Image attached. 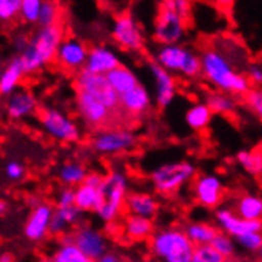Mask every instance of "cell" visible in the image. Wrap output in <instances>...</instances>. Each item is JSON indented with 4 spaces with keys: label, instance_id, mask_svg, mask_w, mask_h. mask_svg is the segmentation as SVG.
I'll return each instance as SVG.
<instances>
[{
    "label": "cell",
    "instance_id": "3",
    "mask_svg": "<svg viewBox=\"0 0 262 262\" xmlns=\"http://www.w3.org/2000/svg\"><path fill=\"white\" fill-rule=\"evenodd\" d=\"M152 257L161 262H192L195 246L184 234L183 227L168 226L154 232L148 242Z\"/></svg>",
    "mask_w": 262,
    "mask_h": 262
},
{
    "label": "cell",
    "instance_id": "42",
    "mask_svg": "<svg viewBox=\"0 0 262 262\" xmlns=\"http://www.w3.org/2000/svg\"><path fill=\"white\" fill-rule=\"evenodd\" d=\"M75 189L73 188H62L56 195V208H69L75 205Z\"/></svg>",
    "mask_w": 262,
    "mask_h": 262
},
{
    "label": "cell",
    "instance_id": "2",
    "mask_svg": "<svg viewBox=\"0 0 262 262\" xmlns=\"http://www.w3.org/2000/svg\"><path fill=\"white\" fill-rule=\"evenodd\" d=\"M66 40V29L62 24L53 27H38L30 35V43L19 56L27 75L40 72L43 67L56 60L60 43Z\"/></svg>",
    "mask_w": 262,
    "mask_h": 262
},
{
    "label": "cell",
    "instance_id": "11",
    "mask_svg": "<svg viewBox=\"0 0 262 262\" xmlns=\"http://www.w3.org/2000/svg\"><path fill=\"white\" fill-rule=\"evenodd\" d=\"M137 146V135L129 129H103L91 138V148L103 156L121 154Z\"/></svg>",
    "mask_w": 262,
    "mask_h": 262
},
{
    "label": "cell",
    "instance_id": "48",
    "mask_svg": "<svg viewBox=\"0 0 262 262\" xmlns=\"http://www.w3.org/2000/svg\"><path fill=\"white\" fill-rule=\"evenodd\" d=\"M0 262H14V257L11 253H2V256H0Z\"/></svg>",
    "mask_w": 262,
    "mask_h": 262
},
{
    "label": "cell",
    "instance_id": "40",
    "mask_svg": "<svg viewBox=\"0 0 262 262\" xmlns=\"http://www.w3.org/2000/svg\"><path fill=\"white\" fill-rule=\"evenodd\" d=\"M245 103L262 122V88H253L245 96Z\"/></svg>",
    "mask_w": 262,
    "mask_h": 262
},
{
    "label": "cell",
    "instance_id": "41",
    "mask_svg": "<svg viewBox=\"0 0 262 262\" xmlns=\"http://www.w3.org/2000/svg\"><path fill=\"white\" fill-rule=\"evenodd\" d=\"M237 245L248 253H259L262 248V234H246L238 237Z\"/></svg>",
    "mask_w": 262,
    "mask_h": 262
},
{
    "label": "cell",
    "instance_id": "25",
    "mask_svg": "<svg viewBox=\"0 0 262 262\" xmlns=\"http://www.w3.org/2000/svg\"><path fill=\"white\" fill-rule=\"evenodd\" d=\"M122 232L129 242H149L156 230H154L152 220L127 214L124 224H122Z\"/></svg>",
    "mask_w": 262,
    "mask_h": 262
},
{
    "label": "cell",
    "instance_id": "18",
    "mask_svg": "<svg viewBox=\"0 0 262 262\" xmlns=\"http://www.w3.org/2000/svg\"><path fill=\"white\" fill-rule=\"evenodd\" d=\"M149 70L154 78V102L159 110H165L170 106L177 97V81L175 75L162 69L152 60L149 62Z\"/></svg>",
    "mask_w": 262,
    "mask_h": 262
},
{
    "label": "cell",
    "instance_id": "33",
    "mask_svg": "<svg viewBox=\"0 0 262 262\" xmlns=\"http://www.w3.org/2000/svg\"><path fill=\"white\" fill-rule=\"evenodd\" d=\"M237 164L250 175L262 173V151L240 149L237 152Z\"/></svg>",
    "mask_w": 262,
    "mask_h": 262
},
{
    "label": "cell",
    "instance_id": "47",
    "mask_svg": "<svg viewBox=\"0 0 262 262\" xmlns=\"http://www.w3.org/2000/svg\"><path fill=\"white\" fill-rule=\"evenodd\" d=\"M94 262H124L122 260V257L118 254V253H115V251H108L106 254H103L102 257H99L97 260H94Z\"/></svg>",
    "mask_w": 262,
    "mask_h": 262
},
{
    "label": "cell",
    "instance_id": "6",
    "mask_svg": "<svg viewBox=\"0 0 262 262\" xmlns=\"http://www.w3.org/2000/svg\"><path fill=\"white\" fill-rule=\"evenodd\" d=\"M105 195V204L96 211L103 223H113L122 211V207L127 202L129 178L122 170H112L105 175L103 184L100 186Z\"/></svg>",
    "mask_w": 262,
    "mask_h": 262
},
{
    "label": "cell",
    "instance_id": "20",
    "mask_svg": "<svg viewBox=\"0 0 262 262\" xmlns=\"http://www.w3.org/2000/svg\"><path fill=\"white\" fill-rule=\"evenodd\" d=\"M38 110V100L34 92L27 89H18L11 96L7 97L5 102V115L10 121L16 122L23 121L29 116L35 115Z\"/></svg>",
    "mask_w": 262,
    "mask_h": 262
},
{
    "label": "cell",
    "instance_id": "49",
    "mask_svg": "<svg viewBox=\"0 0 262 262\" xmlns=\"http://www.w3.org/2000/svg\"><path fill=\"white\" fill-rule=\"evenodd\" d=\"M5 213H7V200L2 199V200H0V214L5 216Z\"/></svg>",
    "mask_w": 262,
    "mask_h": 262
},
{
    "label": "cell",
    "instance_id": "44",
    "mask_svg": "<svg viewBox=\"0 0 262 262\" xmlns=\"http://www.w3.org/2000/svg\"><path fill=\"white\" fill-rule=\"evenodd\" d=\"M246 76L254 88H262V66L259 64H250L246 69Z\"/></svg>",
    "mask_w": 262,
    "mask_h": 262
},
{
    "label": "cell",
    "instance_id": "22",
    "mask_svg": "<svg viewBox=\"0 0 262 262\" xmlns=\"http://www.w3.org/2000/svg\"><path fill=\"white\" fill-rule=\"evenodd\" d=\"M26 69L21 56H13L5 64L2 73H0V94L8 97L13 92H16L26 76Z\"/></svg>",
    "mask_w": 262,
    "mask_h": 262
},
{
    "label": "cell",
    "instance_id": "4",
    "mask_svg": "<svg viewBox=\"0 0 262 262\" xmlns=\"http://www.w3.org/2000/svg\"><path fill=\"white\" fill-rule=\"evenodd\" d=\"M154 62L172 75H180L188 80H197L199 76H202L200 53L186 45L159 46L154 54Z\"/></svg>",
    "mask_w": 262,
    "mask_h": 262
},
{
    "label": "cell",
    "instance_id": "23",
    "mask_svg": "<svg viewBox=\"0 0 262 262\" xmlns=\"http://www.w3.org/2000/svg\"><path fill=\"white\" fill-rule=\"evenodd\" d=\"M129 214L152 220L159 211L158 199L149 192H130L126 202Z\"/></svg>",
    "mask_w": 262,
    "mask_h": 262
},
{
    "label": "cell",
    "instance_id": "17",
    "mask_svg": "<svg viewBox=\"0 0 262 262\" xmlns=\"http://www.w3.org/2000/svg\"><path fill=\"white\" fill-rule=\"evenodd\" d=\"M75 108L84 124L91 129L105 126L106 122L112 119V113H113L108 106H105L100 100L78 91H76V96H75Z\"/></svg>",
    "mask_w": 262,
    "mask_h": 262
},
{
    "label": "cell",
    "instance_id": "36",
    "mask_svg": "<svg viewBox=\"0 0 262 262\" xmlns=\"http://www.w3.org/2000/svg\"><path fill=\"white\" fill-rule=\"evenodd\" d=\"M43 2L41 0H23L21 4V21L26 24H37L40 19Z\"/></svg>",
    "mask_w": 262,
    "mask_h": 262
},
{
    "label": "cell",
    "instance_id": "5",
    "mask_svg": "<svg viewBox=\"0 0 262 262\" xmlns=\"http://www.w3.org/2000/svg\"><path fill=\"white\" fill-rule=\"evenodd\" d=\"M197 177V168L191 161L181 159L173 162H165L158 165L149 173L152 189L162 195H172L183 186L194 181Z\"/></svg>",
    "mask_w": 262,
    "mask_h": 262
},
{
    "label": "cell",
    "instance_id": "35",
    "mask_svg": "<svg viewBox=\"0 0 262 262\" xmlns=\"http://www.w3.org/2000/svg\"><path fill=\"white\" fill-rule=\"evenodd\" d=\"M211 246L227 260H232V257L237 253V242H235V238H232L230 235L221 232V230H220V234L214 237V240L211 242Z\"/></svg>",
    "mask_w": 262,
    "mask_h": 262
},
{
    "label": "cell",
    "instance_id": "13",
    "mask_svg": "<svg viewBox=\"0 0 262 262\" xmlns=\"http://www.w3.org/2000/svg\"><path fill=\"white\" fill-rule=\"evenodd\" d=\"M56 208L50 202H40L30 210L29 216L23 226V234L26 240L40 243L50 235V226Z\"/></svg>",
    "mask_w": 262,
    "mask_h": 262
},
{
    "label": "cell",
    "instance_id": "31",
    "mask_svg": "<svg viewBox=\"0 0 262 262\" xmlns=\"http://www.w3.org/2000/svg\"><path fill=\"white\" fill-rule=\"evenodd\" d=\"M213 115H230L237 108V100L234 96L227 94L223 91H208L205 92V100H204Z\"/></svg>",
    "mask_w": 262,
    "mask_h": 262
},
{
    "label": "cell",
    "instance_id": "32",
    "mask_svg": "<svg viewBox=\"0 0 262 262\" xmlns=\"http://www.w3.org/2000/svg\"><path fill=\"white\" fill-rule=\"evenodd\" d=\"M50 260L51 262H94L75 243H67V245L59 243V246L53 251Z\"/></svg>",
    "mask_w": 262,
    "mask_h": 262
},
{
    "label": "cell",
    "instance_id": "8",
    "mask_svg": "<svg viewBox=\"0 0 262 262\" xmlns=\"http://www.w3.org/2000/svg\"><path fill=\"white\" fill-rule=\"evenodd\" d=\"M40 124L46 135L60 143H76L81 138V129L62 110L46 106L40 112Z\"/></svg>",
    "mask_w": 262,
    "mask_h": 262
},
{
    "label": "cell",
    "instance_id": "1",
    "mask_svg": "<svg viewBox=\"0 0 262 262\" xmlns=\"http://www.w3.org/2000/svg\"><path fill=\"white\" fill-rule=\"evenodd\" d=\"M200 59H202V78L216 91L227 92L234 97H245L253 89L246 73L237 70L221 50L208 46L200 51Z\"/></svg>",
    "mask_w": 262,
    "mask_h": 262
},
{
    "label": "cell",
    "instance_id": "45",
    "mask_svg": "<svg viewBox=\"0 0 262 262\" xmlns=\"http://www.w3.org/2000/svg\"><path fill=\"white\" fill-rule=\"evenodd\" d=\"M103 180H105V175H102L99 172H89L88 177H86L84 184H86V186H91V188L100 189V186L103 184Z\"/></svg>",
    "mask_w": 262,
    "mask_h": 262
},
{
    "label": "cell",
    "instance_id": "9",
    "mask_svg": "<svg viewBox=\"0 0 262 262\" xmlns=\"http://www.w3.org/2000/svg\"><path fill=\"white\" fill-rule=\"evenodd\" d=\"M194 202L207 210H218L224 200L226 186L216 173H200L191 186Z\"/></svg>",
    "mask_w": 262,
    "mask_h": 262
},
{
    "label": "cell",
    "instance_id": "51",
    "mask_svg": "<svg viewBox=\"0 0 262 262\" xmlns=\"http://www.w3.org/2000/svg\"><path fill=\"white\" fill-rule=\"evenodd\" d=\"M257 254H259V259H260V260H262V248H260V251H259V253H257Z\"/></svg>",
    "mask_w": 262,
    "mask_h": 262
},
{
    "label": "cell",
    "instance_id": "16",
    "mask_svg": "<svg viewBox=\"0 0 262 262\" xmlns=\"http://www.w3.org/2000/svg\"><path fill=\"white\" fill-rule=\"evenodd\" d=\"M72 232H73L75 245L92 260H97L99 257L110 251L108 238H106V235L100 229H96L83 223L75 230H72Z\"/></svg>",
    "mask_w": 262,
    "mask_h": 262
},
{
    "label": "cell",
    "instance_id": "53",
    "mask_svg": "<svg viewBox=\"0 0 262 262\" xmlns=\"http://www.w3.org/2000/svg\"><path fill=\"white\" fill-rule=\"evenodd\" d=\"M224 262H234V260H227V259H226V260H224Z\"/></svg>",
    "mask_w": 262,
    "mask_h": 262
},
{
    "label": "cell",
    "instance_id": "29",
    "mask_svg": "<svg viewBox=\"0 0 262 262\" xmlns=\"http://www.w3.org/2000/svg\"><path fill=\"white\" fill-rule=\"evenodd\" d=\"M106 80H108L110 86L115 89V92L119 97L127 94L129 91L135 89L138 84H140L138 83L135 72H132L126 66H121V67L115 69L113 72H110L108 75H106Z\"/></svg>",
    "mask_w": 262,
    "mask_h": 262
},
{
    "label": "cell",
    "instance_id": "10",
    "mask_svg": "<svg viewBox=\"0 0 262 262\" xmlns=\"http://www.w3.org/2000/svg\"><path fill=\"white\" fill-rule=\"evenodd\" d=\"M112 38L119 48L126 51H140L146 41L142 26L129 13H121L115 16L112 24Z\"/></svg>",
    "mask_w": 262,
    "mask_h": 262
},
{
    "label": "cell",
    "instance_id": "24",
    "mask_svg": "<svg viewBox=\"0 0 262 262\" xmlns=\"http://www.w3.org/2000/svg\"><path fill=\"white\" fill-rule=\"evenodd\" d=\"M234 213L246 221H262V195L246 192L238 195L232 207Z\"/></svg>",
    "mask_w": 262,
    "mask_h": 262
},
{
    "label": "cell",
    "instance_id": "38",
    "mask_svg": "<svg viewBox=\"0 0 262 262\" xmlns=\"http://www.w3.org/2000/svg\"><path fill=\"white\" fill-rule=\"evenodd\" d=\"M226 259L211 245H200L194 248L192 262H224Z\"/></svg>",
    "mask_w": 262,
    "mask_h": 262
},
{
    "label": "cell",
    "instance_id": "46",
    "mask_svg": "<svg viewBox=\"0 0 262 262\" xmlns=\"http://www.w3.org/2000/svg\"><path fill=\"white\" fill-rule=\"evenodd\" d=\"M29 43H30V37H27V35H24V34H18L16 37L13 38V48L21 54L23 51H26V48L29 46Z\"/></svg>",
    "mask_w": 262,
    "mask_h": 262
},
{
    "label": "cell",
    "instance_id": "14",
    "mask_svg": "<svg viewBox=\"0 0 262 262\" xmlns=\"http://www.w3.org/2000/svg\"><path fill=\"white\" fill-rule=\"evenodd\" d=\"M214 224L221 232L235 240L246 234H262V221L242 220L230 207H220L214 210Z\"/></svg>",
    "mask_w": 262,
    "mask_h": 262
},
{
    "label": "cell",
    "instance_id": "7",
    "mask_svg": "<svg viewBox=\"0 0 262 262\" xmlns=\"http://www.w3.org/2000/svg\"><path fill=\"white\" fill-rule=\"evenodd\" d=\"M188 18L181 16L172 8L159 5L152 21V40L159 46L181 45L188 32Z\"/></svg>",
    "mask_w": 262,
    "mask_h": 262
},
{
    "label": "cell",
    "instance_id": "52",
    "mask_svg": "<svg viewBox=\"0 0 262 262\" xmlns=\"http://www.w3.org/2000/svg\"><path fill=\"white\" fill-rule=\"evenodd\" d=\"M40 262H51V260H48V259H45V260H40Z\"/></svg>",
    "mask_w": 262,
    "mask_h": 262
},
{
    "label": "cell",
    "instance_id": "26",
    "mask_svg": "<svg viewBox=\"0 0 262 262\" xmlns=\"http://www.w3.org/2000/svg\"><path fill=\"white\" fill-rule=\"evenodd\" d=\"M183 230L194 246L211 245L214 237L220 234V229L216 226L205 221H191L183 226Z\"/></svg>",
    "mask_w": 262,
    "mask_h": 262
},
{
    "label": "cell",
    "instance_id": "30",
    "mask_svg": "<svg viewBox=\"0 0 262 262\" xmlns=\"http://www.w3.org/2000/svg\"><path fill=\"white\" fill-rule=\"evenodd\" d=\"M76 199H75V205L78 207L83 213L88 211H97L103 204H105V195L102 194L100 189L86 186V184H81L75 189Z\"/></svg>",
    "mask_w": 262,
    "mask_h": 262
},
{
    "label": "cell",
    "instance_id": "12",
    "mask_svg": "<svg viewBox=\"0 0 262 262\" xmlns=\"http://www.w3.org/2000/svg\"><path fill=\"white\" fill-rule=\"evenodd\" d=\"M75 89L100 100L105 106H108L112 112L119 110V96L110 86L106 76L94 75V73L83 70L75 76Z\"/></svg>",
    "mask_w": 262,
    "mask_h": 262
},
{
    "label": "cell",
    "instance_id": "21",
    "mask_svg": "<svg viewBox=\"0 0 262 262\" xmlns=\"http://www.w3.org/2000/svg\"><path fill=\"white\" fill-rule=\"evenodd\" d=\"M152 105V97L143 84H138L135 89L119 97V110L132 118H140L148 115Z\"/></svg>",
    "mask_w": 262,
    "mask_h": 262
},
{
    "label": "cell",
    "instance_id": "15",
    "mask_svg": "<svg viewBox=\"0 0 262 262\" xmlns=\"http://www.w3.org/2000/svg\"><path fill=\"white\" fill-rule=\"evenodd\" d=\"M88 54H89V48L81 40L75 37H67L60 43L54 62L62 70L78 75L80 72L84 70Z\"/></svg>",
    "mask_w": 262,
    "mask_h": 262
},
{
    "label": "cell",
    "instance_id": "39",
    "mask_svg": "<svg viewBox=\"0 0 262 262\" xmlns=\"http://www.w3.org/2000/svg\"><path fill=\"white\" fill-rule=\"evenodd\" d=\"M4 175L11 183H19L26 178V167L18 161H7L4 165Z\"/></svg>",
    "mask_w": 262,
    "mask_h": 262
},
{
    "label": "cell",
    "instance_id": "28",
    "mask_svg": "<svg viewBox=\"0 0 262 262\" xmlns=\"http://www.w3.org/2000/svg\"><path fill=\"white\" fill-rule=\"evenodd\" d=\"M213 119V113L205 102H194L184 112V122L194 132L205 130Z\"/></svg>",
    "mask_w": 262,
    "mask_h": 262
},
{
    "label": "cell",
    "instance_id": "19",
    "mask_svg": "<svg viewBox=\"0 0 262 262\" xmlns=\"http://www.w3.org/2000/svg\"><path fill=\"white\" fill-rule=\"evenodd\" d=\"M121 60L118 53L106 45H96L89 48L88 60L84 66V72L94 73V75H102L106 76L115 69L121 67Z\"/></svg>",
    "mask_w": 262,
    "mask_h": 262
},
{
    "label": "cell",
    "instance_id": "34",
    "mask_svg": "<svg viewBox=\"0 0 262 262\" xmlns=\"http://www.w3.org/2000/svg\"><path fill=\"white\" fill-rule=\"evenodd\" d=\"M62 7L53 0H46L43 2L40 19H38V27H53L62 24Z\"/></svg>",
    "mask_w": 262,
    "mask_h": 262
},
{
    "label": "cell",
    "instance_id": "43",
    "mask_svg": "<svg viewBox=\"0 0 262 262\" xmlns=\"http://www.w3.org/2000/svg\"><path fill=\"white\" fill-rule=\"evenodd\" d=\"M165 7L172 8L173 11H177L178 14H181V16L188 18V14L191 11V4L186 2V0H165V2H162Z\"/></svg>",
    "mask_w": 262,
    "mask_h": 262
},
{
    "label": "cell",
    "instance_id": "27",
    "mask_svg": "<svg viewBox=\"0 0 262 262\" xmlns=\"http://www.w3.org/2000/svg\"><path fill=\"white\" fill-rule=\"evenodd\" d=\"M88 168L84 164L78 161H67L59 167L57 178L64 184V188H73L76 189L81 184H84L88 177Z\"/></svg>",
    "mask_w": 262,
    "mask_h": 262
},
{
    "label": "cell",
    "instance_id": "50",
    "mask_svg": "<svg viewBox=\"0 0 262 262\" xmlns=\"http://www.w3.org/2000/svg\"><path fill=\"white\" fill-rule=\"evenodd\" d=\"M124 262H142V260H137V259H126Z\"/></svg>",
    "mask_w": 262,
    "mask_h": 262
},
{
    "label": "cell",
    "instance_id": "37",
    "mask_svg": "<svg viewBox=\"0 0 262 262\" xmlns=\"http://www.w3.org/2000/svg\"><path fill=\"white\" fill-rule=\"evenodd\" d=\"M23 0H0V19L2 23H11L21 16Z\"/></svg>",
    "mask_w": 262,
    "mask_h": 262
}]
</instances>
